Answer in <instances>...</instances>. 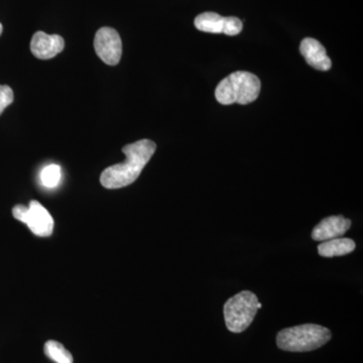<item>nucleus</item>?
Here are the masks:
<instances>
[{"label": "nucleus", "mask_w": 363, "mask_h": 363, "mask_svg": "<svg viewBox=\"0 0 363 363\" xmlns=\"http://www.w3.org/2000/svg\"><path fill=\"white\" fill-rule=\"evenodd\" d=\"M157 145L152 140H140L123 147L126 160L102 172L100 183L106 189H121L130 185L142 174L154 156Z\"/></svg>", "instance_id": "1"}, {"label": "nucleus", "mask_w": 363, "mask_h": 363, "mask_svg": "<svg viewBox=\"0 0 363 363\" xmlns=\"http://www.w3.org/2000/svg\"><path fill=\"white\" fill-rule=\"evenodd\" d=\"M260 80L250 72L238 71L227 76L217 85L215 97L219 104H250L259 97Z\"/></svg>", "instance_id": "2"}, {"label": "nucleus", "mask_w": 363, "mask_h": 363, "mask_svg": "<svg viewBox=\"0 0 363 363\" xmlns=\"http://www.w3.org/2000/svg\"><path fill=\"white\" fill-rule=\"evenodd\" d=\"M331 337V331L326 327L303 324L279 331L277 345L279 350L290 352H308L322 347Z\"/></svg>", "instance_id": "3"}, {"label": "nucleus", "mask_w": 363, "mask_h": 363, "mask_svg": "<svg viewBox=\"0 0 363 363\" xmlns=\"http://www.w3.org/2000/svg\"><path fill=\"white\" fill-rule=\"evenodd\" d=\"M259 298L250 291H242L228 298L224 304V319L227 329L233 333L247 330L257 315Z\"/></svg>", "instance_id": "4"}, {"label": "nucleus", "mask_w": 363, "mask_h": 363, "mask_svg": "<svg viewBox=\"0 0 363 363\" xmlns=\"http://www.w3.org/2000/svg\"><path fill=\"white\" fill-rule=\"evenodd\" d=\"M13 215L16 220L26 224L35 235L40 238L51 236L54 230V219L40 202L33 200L28 207L16 205L13 207Z\"/></svg>", "instance_id": "5"}, {"label": "nucleus", "mask_w": 363, "mask_h": 363, "mask_svg": "<svg viewBox=\"0 0 363 363\" xmlns=\"http://www.w3.org/2000/svg\"><path fill=\"white\" fill-rule=\"evenodd\" d=\"M94 49L97 56L105 64L116 66L123 55L121 35L111 28H101L97 30L94 39Z\"/></svg>", "instance_id": "6"}, {"label": "nucleus", "mask_w": 363, "mask_h": 363, "mask_svg": "<svg viewBox=\"0 0 363 363\" xmlns=\"http://www.w3.org/2000/svg\"><path fill=\"white\" fill-rule=\"evenodd\" d=\"M65 40L59 35H48L44 32H37L33 35L30 42V51L35 58L49 60L54 58L63 51Z\"/></svg>", "instance_id": "7"}, {"label": "nucleus", "mask_w": 363, "mask_h": 363, "mask_svg": "<svg viewBox=\"0 0 363 363\" xmlns=\"http://www.w3.org/2000/svg\"><path fill=\"white\" fill-rule=\"evenodd\" d=\"M350 227L351 220L342 215L326 217L314 227L312 238L316 241H326L342 238L350 230Z\"/></svg>", "instance_id": "8"}, {"label": "nucleus", "mask_w": 363, "mask_h": 363, "mask_svg": "<svg viewBox=\"0 0 363 363\" xmlns=\"http://www.w3.org/2000/svg\"><path fill=\"white\" fill-rule=\"evenodd\" d=\"M300 52L308 65L319 71L330 70L332 62L327 56L326 50L321 43L312 38H306L300 45Z\"/></svg>", "instance_id": "9"}, {"label": "nucleus", "mask_w": 363, "mask_h": 363, "mask_svg": "<svg viewBox=\"0 0 363 363\" xmlns=\"http://www.w3.org/2000/svg\"><path fill=\"white\" fill-rule=\"evenodd\" d=\"M357 247L354 241L350 238H337L333 240L322 241L318 245V253L323 257H343L350 255Z\"/></svg>", "instance_id": "10"}, {"label": "nucleus", "mask_w": 363, "mask_h": 363, "mask_svg": "<svg viewBox=\"0 0 363 363\" xmlns=\"http://www.w3.org/2000/svg\"><path fill=\"white\" fill-rule=\"evenodd\" d=\"M197 30L204 33H224L226 18L216 13H203L195 18Z\"/></svg>", "instance_id": "11"}, {"label": "nucleus", "mask_w": 363, "mask_h": 363, "mask_svg": "<svg viewBox=\"0 0 363 363\" xmlns=\"http://www.w3.org/2000/svg\"><path fill=\"white\" fill-rule=\"evenodd\" d=\"M45 354L56 363H73L70 351L64 347L58 341L49 340L45 344Z\"/></svg>", "instance_id": "12"}, {"label": "nucleus", "mask_w": 363, "mask_h": 363, "mask_svg": "<svg viewBox=\"0 0 363 363\" xmlns=\"http://www.w3.org/2000/svg\"><path fill=\"white\" fill-rule=\"evenodd\" d=\"M61 180V168L58 164H50L40 173V181L47 188H55Z\"/></svg>", "instance_id": "13"}, {"label": "nucleus", "mask_w": 363, "mask_h": 363, "mask_svg": "<svg viewBox=\"0 0 363 363\" xmlns=\"http://www.w3.org/2000/svg\"><path fill=\"white\" fill-rule=\"evenodd\" d=\"M13 91L9 86L0 85V116L13 102Z\"/></svg>", "instance_id": "14"}, {"label": "nucleus", "mask_w": 363, "mask_h": 363, "mask_svg": "<svg viewBox=\"0 0 363 363\" xmlns=\"http://www.w3.org/2000/svg\"><path fill=\"white\" fill-rule=\"evenodd\" d=\"M242 21L235 16H228L226 18L225 30L224 33L227 35H238L242 30Z\"/></svg>", "instance_id": "15"}, {"label": "nucleus", "mask_w": 363, "mask_h": 363, "mask_svg": "<svg viewBox=\"0 0 363 363\" xmlns=\"http://www.w3.org/2000/svg\"><path fill=\"white\" fill-rule=\"evenodd\" d=\"M2 30H4V26H2L1 23H0V35H1Z\"/></svg>", "instance_id": "16"}]
</instances>
